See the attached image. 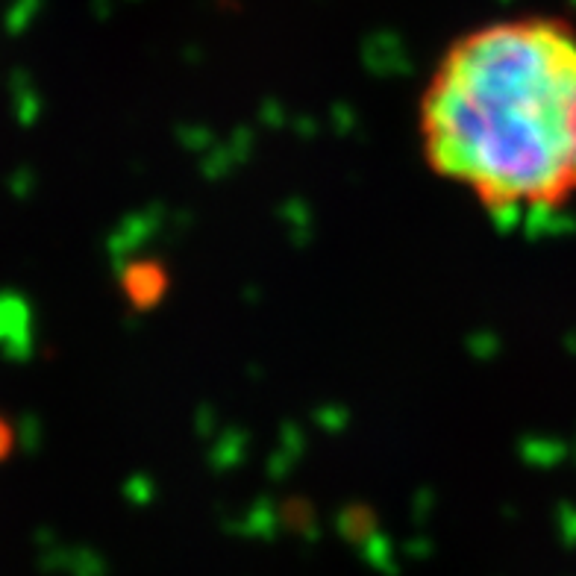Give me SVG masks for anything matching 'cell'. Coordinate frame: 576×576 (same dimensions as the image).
Returning a JSON list of instances; mask_svg holds the SVG:
<instances>
[{"label": "cell", "mask_w": 576, "mask_h": 576, "mask_svg": "<svg viewBox=\"0 0 576 576\" xmlns=\"http://www.w3.org/2000/svg\"><path fill=\"white\" fill-rule=\"evenodd\" d=\"M9 450H12V427L6 418H0V462L9 456Z\"/></svg>", "instance_id": "2"}, {"label": "cell", "mask_w": 576, "mask_h": 576, "mask_svg": "<svg viewBox=\"0 0 576 576\" xmlns=\"http://www.w3.org/2000/svg\"><path fill=\"white\" fill-rule=\"evenodd\" d=\"M432 174L500 218L576 200V27L512 15L456 36L418 100Z\"/></svg>", "instance_id": "1"}]
</instances>
